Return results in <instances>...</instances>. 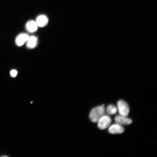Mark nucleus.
Returning a JSON list of instances; mask_svg holds the SVG:
<instances>
[{
  "instance_id": "obj_1",
  "label": "nucleus",
  "mask_w": 157,
  "mask_h": 157,
  "mask_svg": "<svg viewBox=\"0 0 157 157\" xmlns=\"http://www.w3.org/2000/svg\"><path fill=\"white\" fill-rule=\"evenodd\" d=\"M105 112L104 105L94 108L91 111L89 115L91 121L94 123L98 122L101 118L105 115Z\"/></svg>"
},
{
  "instance_id": "obj_2",
  "label": "nucleus",
  "mask_w": 157,
  "mask_h": 157,
  "mask_svg": "<svg viewBox=\"0 0 157 157\" xmlns=\"http://www.w3.org/2000/svg\"><path fill=\"white\" fill-rule=\"evenodd\" d=\"M117 105L120 114L127 116L130 111V108L128 104L123 100H120L118 102Z\"/></svg>"
},
{
  "instance_id": "obj_3",
  "label": "nucleus",
  "mask_w": 157,
  "mask_h": 157,
  "mask_svg": "<svg viewBox=\"0 0 157 157\" xmlns=\"http://www.w3.org/2000/svg\"><path fill=\"white\" fill-rule=\"evenodd\" d=\"M111 122V120L109 116L104 115L98 122V127L101 130L105 129L109 126Z\"/></svg>"
},
{
  "instance_id": "obj_4",
  "label": "nucleus",
  "mask_w": 157,
  "mask_h": 157,
  "mask_svg": "<svg viewBox=\"0 0 157 157\" xmlns=\"http://www.w3.org/2000/svg\"><path fill=\"white\" fill-rule=\"evenodd\" d=\"M126 117L120 115H117L115 118V121L116 124L121 126L131 124L132 120Z\"/></svg>"
},
{
  "instance_id": "obj_5",
  "label": "nucleus",
  "mask_w": 157,
  "mask_h": 157,
  "mask_svg": "<svg viewBox=\"0 0 157 157\" xmlns=\"http://www.w3.org/2000/svg\"><path fill=\"white\" fill-rule=\"evenodd\" d=\"M29 36V35L25 33L19 34L16 37V43L18 46H23L28 40Z\"/></svg>"
},
{
  "instance_id": "obj_6",
  "label": "nucleus",
  "mask_w": 157,
  "mask_h": 157,
  "mask_svg": "<svg viewBox=\"0 0 157 157\" xmlns=\"http://www.w3.org/2000/svg\"><path fill=\"white\" fill-rule=\"evenodd\" d=\"M124 131V129L122 126L115 124L111 126L109 128L108 131L112 134H122Z\"/></svg>"
},
{
  "instance_id": "obj_7",
  "label": "nucleus",
  "mask_w": 157,
  "mask_h": 157,
  "mask_svg": "<svg viewBox=\"0 0 157 157\" xmlns=\"http://www.w3.org/2000/svg\"><path fill=\"white\" fill-rule=\"evenodd\" d=\"M48 22V19L46 16L44 15H40L37 17L36 23L38 26L43 27L47 25Z\"/></svg>"
},
{
  "instance_id": "obj_8",
  "label": "nucleus",
  "mask_w": 157,
  "mask_h": 157,
  "mask_svg": "<svg viewBox=\"0 0 157 157\" xmlns=\"http://www.w3.org/2000/svg\"><path fill=\"white\" fill-rule=\"evenodd\" d=\"M25 27L28 32L33 33L37 30L38 25L35 21L30 20L27 22L26 25Z\"/></svg>"
},
{
  "instance_id": "obj_9",
  "label": "nucleus",
  "mask_w": 157,
  "mask_h": 157,
  "mask_svg": "<svg viewBox=\"0 0 157 157\" xmlns=\"http://www.w3.org/2000/svg\"><path fill=\"white\" fill-rule=\"evenodd\" d=\"M27 46L29 49L35 47L37 44V38L35 36L29 37L27 41Z\"/></svg>"
},
{
  "instance_id": "obj_10",
  "label": "nucleus",
  "mask_w": 157,
  "mask_h": 157,
  "mask_svg": "<svg viewBox=\"0 0 157 157\" xmlns=\"http://www.w3.org/2000/svg\"><path fill=\"white\" fill-rule=\"evenodd\" d=\"M117 111L116 107L112 105H109L106 109V113L108 115H113L115 114Z\"/></svg>"
},
{
  "instance_id": "obj_11",
  "label": "nucleus",
  "mask_w": 157,
  "mask_h": 157,
  "mask_svg": "<svg viewBox=\"0 0 157 157\" xmlns=\"http://www.w3.org/2000/svg\"><path fill=\"white\" fill-rule=\"evenodd\" d=\"M10 74L12 77H15L17 74V72L16 70H12L11 71Z\"/></svg>"
},
{
  "instance_id": "obj_12",
  "label": "nucleus",
  "mask_w": 157,
  "mask_h": 157,
  "mask_svg": "<svg viewBox=\"0 0 157 157\" xmlns=\"http://www.w3.org/2000/svg\"><path fill=\"white\" fill-rule=\"evenodd\" d=\"M3 157H8L7 156H3Z\"/></svg>"
}]
</instances>
